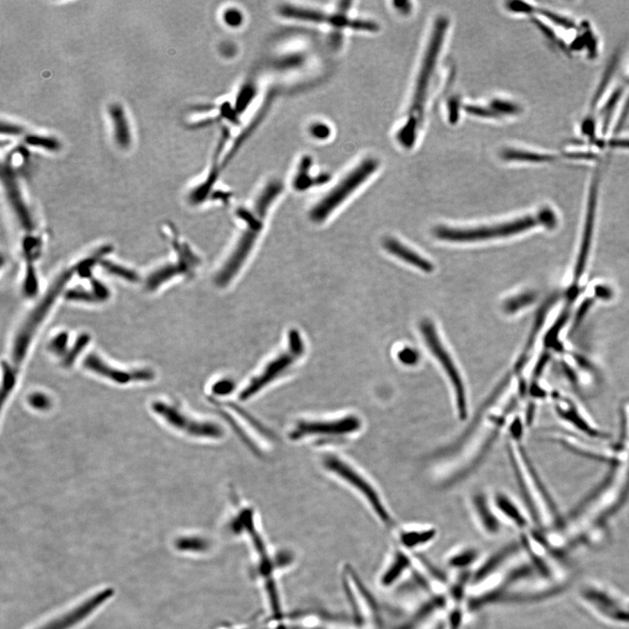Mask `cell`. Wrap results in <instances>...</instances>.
<instances>
[{
  "mask_svg": "<svg viewBox=\"0 0 629 629\" xmlns=\"http://www.w3.org/2000/svg\"><path fill=\"white\" fill-rule=\"evenodd\" d=\"M282 190L281 183L273 181L259 195L253 207L238 212L239 218L244 222V228L215 278L218 286L223 287L230 283L244 266L261 234L266 215Z\"/></svg>",
  "mask_w": 629,
  "mask_h": 629,
  "instance_id": "obj_1",
  "label": "cell"
},
{
  "mask_svg": "<svg viewBox=\"0 0 629 629\" xmlns=\"http://www.w3.org/2000/svg\"><path fill=\"white\" fill-rule=\"evenodd\" d=\"M579 597L598 617L616 625H629V600L613 587L596 580L581 584Z\"/></svg>",
  "mask_w": 629,
  "mask_h": 629,
  "instance_id": "obj_2",
  "label": "cell"
},
{
  "mask_svg": "<svg viewBox=\"0 0 629 629\" xmlns=\"http://www.w3.org/2000/svg\"><path fill=\"white\" fill-rule=\"evenodd\" d=\"M114 596V588H99L30 629H77L94 617Z\"/></svg>",
  "mask_w": 629,
  "mask_h": 629,
  "instance_id": "obj_3",
  "label": "cell"
},
{
  "mask_svg": "<svg viewBox=\"0 0 629 629\" xmlns=\"http://www.w3.org/2000/svg\"><path fill=\"white\" fill-rule=\"evenodd\" d=\"M324 465L328 470L333 472L345 483L351 485L355 491L358 492V494L365 498V500L370 505L376 517L383 525H385V527L388 529L395 527V519L383 502L381 495L363 475L355 470L351 465L345 463L337 456H329L324 458Z\"/></svg>",
  "mask_w": 629,
  "mask_h": 629,
  "instance_id": "obj_4",
  "label": "cell"
},
{
  "mask_svg": "<svg viewBox=\"0 0 629 629\" xmlns=\"http://www.w3.org/2000/svg\"><path fill=\"white\" fill-rule=\"evenodd\" d=\"M378 163L374 159H367L347 174L340 183L333 188L310 211V218L314 222H323L333 214L345 200L365 183L377 169Z\"/></svg>",
  "mask_w": 629,
  "mask_h": 629,
  "instance_id": "obj_5",
  "label": "cell"
},
{
  "mask_svg": "<svg viewBox=\"0 0 629 629\" xmlns=\"http://www.w3.org/2000/svg\"><path fill=\"white\" fill-rule=\"evenodd\" d=\"M303 352L304 344L302 337H300V334L297 331H292L289 334L288 348L269 362L262 372L251 379L241 392V401H248L254 397L263 389L268 388L271 383L278 381L296 363L297 360L303 356Z\"/></svg>",
  "mask_w": 629,
  "mask_h": 629,
  "instance_id": "obj_6",
  "label": "cell"
},
{
  "mask_svg": "<svg viewBox=\"0 0 629 629\" xmlns=\"http://www.w3.org/2000/svg\"><path fill=\"white\" fill-rule=\"evenodd\" d=\"M420 331H422L424 340H425L427 347L429 348L431 353L439 362L440 367L449 379L451 388H452L454 398H456L458 415L461 420H464L468 415V397L463 376L461 375L459 369L457 368L449 351H447L442 340H440L435 326L429 320H423L420 324Z\"/></svg>",
  "mask_w": 629,
  "mask_h": 629,
  "instance_id": "obj_7",
  "label": "cell"
},
{
  "mask_svg": "<svg viewBox=\"0 0 629 629\" xmlns=\"http://www.w3.org/2000/svg\"><path fill=\"white\" fill-rule=\"evenodd\" d=\"M539 222L538 218L527 217L500 225H490V227L472 228L439 227L436 229L435 234L440 240L452 242L486 241L519 234V232L535 227Z\"/></svg>",
  "mask_w": 629,
  "mask_h": 629,
  "instance_id": "obj_8",
  "label": "cell"
},
{
  "mask_svg": "<svg viewBox=\"0 0 629 629\" xmlns=\"http://www.w3.org/2000/svg\"><path fill=\"white\" fill-rule=\"evenodd\" d=\"M361 429V422L358 417L347 415L333 420H301L293 427L289 433L294 440L307 437H319L323 439H340L352 435Z\"/></svg>",
  "mask_w": 629,
  "mask_h": 629,
  "instance_id": "obj_9",
  "label": "cell"
},
{
  "mask_svg": "<svg viewBox=\"0 0 629 629\" xmlns=\"http://www.w3.org/2000/svg\"><path fill=\"white\" fill-rule=\"evenodd\" d=\"M447 30V20L440 19L437 20L435 30L431 36L429 47L424 58L422 67H420L418 80H417L415 95H413L411 107L413 116H420L422 114L424 104H425L427 95V88L429 86L431 77L435 71L437 58L443 44L444 37Z\"/></svg>",
  "mask_w": 629,
  "mask_h": 629,
  "instance_id": "obj_10",
  "label": "cell"
},
{
  "mask_svg": "<svg viewBox=\"0 0 629 629\" xmlns=\"http://www.w3.org/2000/svg\"><path fill=\"white\" fill-rule=\"evenodd\" d=\"M152 408L156 415L162 417L169 425L191 436L198 438L218 439L223 436V431L216 424L191 418L169 403L161 401H154Z\"/></svg>",
  "mask_w": 629,
  "mask_h": 629,
  "instance_id": "obj_11",
  "label": "cell"
},
{
  "mask_svg": "<svg viewBox=\"0 0 629 629\" xmlns=\"http://www.w3.org/2000/svg\"><path fill=\"white\" fill-rule=\"evenodd\" d=\"M524 550L521 542H509L500 547L481 559L478 566L472 571V587L481 584L494 576L504 566L511 562Z\"/></svg>",
  "mask_w": 629,
  "mask_h": 629,
  "instance_id": "obj_12",
  "label": "cell"
},
{
  "mask_svg": "<svg viewBox=\"0 0 629 629\" xmlns=\"http://www.w3.org/2000/svg\"><path fill=\"white\" fill-rule=\"evenodd\" d=\"M413 566L411 553L406 552L399 546L393 549L379 577V586L385 590L392 589L411 573Z\"/></svg>",
  "mask_w": 629,
  "mask_h": 629,
  "instance_id": "obj_13",
  "label": "cell"
},
{
  "mask_svg": "<svg viewBox=\"0 0 629 629\" xmlns=\"http://www.w3.org/2000/svg\"><path fill=\"white\" fill-rule=\"evenodd\" d=\"M84 367L95 374L109 379L116 384L125 385L136 381H152L155 374L150 370L142 369V370L125 371L111 367L102 360L97 355L91 354L84 361Z\"/></svg>",
  "mask_w": 629,
  "mask_h": 629,
  "instance_id": "obj_14",
  "label": "cell"
},
{
  "mask_svg": "<svg viewBox=\"0 0 629 629\" xmlns=\"http://www.w3.org/2000/svg\"><path fill=\"white\" fill-rule=\"evenodd\" d=\"M449 598L443 594H431L393 629H420L447 607Z\"/></svg>",
  "mask_w": 629,
  "mask_h": 629,
  "instance_id": "obj_15",
  "label": "cell"
},
{
  "mask_svg": "<svg viewBox=\"0 0 629 629\" xmlns=\"http://www.w3.org/2000/svg\"><path fill=\"white\" fill-rule=\"evenodd\" d=\"M437 534L438 532L433 527L401 530L398 534L399 546L413 555L435 541Z\"/></svg>",
  "mask_w": 629,
  "mask_h": 629,
  "instance_id": "obj_16",
  "label": "cell"
},
{
  "mask_svg": "<svg viewBox=\"0 0 629 629\" xmlns=\"http://www.w3.org/2000/svg\"><path fill=\"white\" fill-rule=\"evenodd\" d=\"M473 509L477 521L485 534L497 536L501 530L500 521L484 495H477L473 498Z\"/></svg>",
  "mask_w": 629,
  "mask_h": 629,
  "instance_id": "obj_17",
  "label": "cell"
},
{
  "mask_svg": "<svg viewBox=\"0 0 629 629\" xmlns=\"http://www.w3.org/2000/svg\"><path fill=\"white\" fill-rule=\"evenodd\" d=\"M481 552L477 547L466 546L458 547L447 555L446 565L454 572L470 571L471 567L480 562Z\"/></svg>",
  "mask_w": 629,
  "mask_h": 629,
  "instance_id": "obj_18",
  "label": "cell"
},
{
  "mask_svg": "<svg viewBox=\"0 0 629 629\" xmlns=\"http://www.w3.org/2000/svg\"><path fill=\"white\" fill-rule=\"evenodd\" d=\"M507 384L508 379H504V381H502L500 384H499L497 386H495L494 391L491 392V395L488 396L486 399H485L484 404L481 405L479 410H478V413H477V415L475 416V418L473 419L474 420L471 423V426L470 427H468L466 431H465V432L463 433V435L461 436L459 438L456 440V443H453L452 445L449 446V450L443 451V452L440 453V454H442V456H447V454H453L454 451L459 449L460 447L467 442V440L470 438L472 435H473L475 429H477L478 424H479L481 417L484 416L485 412H486L487 410L494 404V402L497 401L499 396L501 395L502 390H504Z\"/></svg>",
  "mask_w": 629,
  "mask_h": 629,
  "instance_id": "obj_19",
  "label": "cell"
},
{
  "mask_svg": "<svg viewBox=\"0 0 629 629\" xmlns=\"http://www.w3.org/2000/svg\"><path fill=\"white\" fill-rule=\"evenodd\" d=\"M385 248L390 254L395 255L396 257L401 258L402 261L409 263L416 266L422 271L432 272L433 266L432 263L427 261L425 258L417 254L412 249L406 247L401 242L395 240V239L388 238L383 242Z\"/></svg>",
  "mask_w": 629,
  "mask_h": 629,
  "instance_id": "obj_20",
  "label": "cell"
},
{
  "mask_svg": "<svg viewBox=\"0 0 629 629\" xmlns=\"http://www.w3.org/2000/svg\"><path fill=\"white\" fill-rule=\"evenodd\" d=\"M109 113L113 125H114V136L116 143L122 148H127L131 145L132 136L124 109L120 105L113 104L109 107Z\"/></svg>",
  "mask_w": 629,
  "mask_h": 629,
  "instance_id": "obj_21",
  "label": "cell"
},
{
  "mask_svg": "<svg viewBox=\"0 0 629 629\" xmlns=\"http://www.w3.org/2000/svg\"><path fill=\"white\" fill-rule=\"evenodd\" d=\"M495 507L502 515L512 524L519 529H524L527 526V520L521 513L514 502L504 495H497L495 497Z\"/></svg>",
  "mask_w": 629,
  "mask_h": 629,
  "instance_id": "obj_22",
  "label": "cell"
},
{
  "mask_svg": "<svg viewBox=\"0 0 629 629\" xmlns=\"http://www.w3.org/2000/svg\"><path fill=\"white\" fill-rule=\"evenodd\" d=\"M505 159L518 160V161L541 163L555 161L558 159L555 155L527 152V150H508L504 153Z\"/></svg>",
  "mask_w": 629,
  "mask_h": 629,
  "instance_id": "obj_23",
  "label": "cell"
},
{
  "mask_svg": "<svg viewBox=\"0 0 629 629\" xmlns=\"http://www.w3.org/2000/svg\"><path fill=\"white\" fill-rule=\"evenodd\" d=\"M26 142L31 145L39 146L40 148L49 150H57L60 148V143L57 140L46 138L42 136H27Z\"/></svg>",
  "mask_w": 629,
  "mask_h": 629,
  "instance_id": "obj_24",
  "label": "cell"
},
{
  "mask_svg": "<svg viewBox=\"0 0 629 629\" xmlns=\"http://www.w3.org/2000/svg\"><path fill=\"white\" fill-rule=\"evenodd\" d=\"M463 610L460 606H454L447 619L445 629H461L463 624Z\"/></svg>",
  "mask_w": 629,
  "mask_h": 629,
  "instance_id": "obj_25",
  "label": "cell"
},
{
  "mask_svg": "<svg viewBox=\"0 0 629 629\" xmlns=\"http://www.w3.org/2000/svg\"><path fill=\"white\" fill-rule=\"evenodd\" d=\"M29 402L32 408L37 410H47L52 406V401L49 396L42 392H34L29 398Z\"/></svg>",
  "mask_w": 629,
  "mask_h": 629,
  "instance_id": "obj_26",
  "label": "cell"
},
{
  "mask_svg": "<svg viewBox=\"0 0 629 629\" xmlns=\"http://www.w3.org/2000/svg\"><path fill=\"white\" fill-rule=\"evenodd\" d=\"M399 361L405 365H415L418 363L420 355L418 351L412 348H404L398 354Z\"/></svg>",
  "mask_w": 629,
  "mask_h": 629,
  "instance_id": "obj_27",
  "label": "cell"
},
{
  "mask_svg": "<svg viewBox=\"0 0 629 629\" xmlns=\"http://www.w3.org/2000/svg\"><path fill=\"white\" fill-rule=\"evenodd\" d=\"M531 295L515 297V298L509 300L505 303V310L507 311V312H514V311L518 310L519 308L525 305L526 303L531 301Z\"/></svg>",
  "mask_w": 629,
  "mask_h": 629,
  "instance_id": "obj_28",
  "label": "cell"
},
{
  "mask_svg": "<svg viewBox=\"0 0 629 629\" xmlns=\"http://www.w3.org/2000/svg\"><path fill=\"white\" fill-rule=\"evenodd\" d=\"M225 22L230 26H239L242 23L241 13L237 10H228L225 13Z\"/></svg>",
  "mask_w": 629,
  "mask_h": 629,
  "instance_id": "obj_29",
  "label": "cell"
},
{
  "mask_svg": "<svg viewBox=\"0 0 629 629\" xmlns=\"http://www.w3.org/2000/svg\"><path fill=\"white\" fill-rule=\"evenodd\" d=\"M311 134L314 138H326L330 135V128L327 125L323 124L314 125L310 129Z\"/></svg>",
  "mask_w": 629,
  "mask_h": 629,
  "instance_id": "obj_30",
  "label": "cell"
},
{
  "mask_svg": "<svg viewBox=\"0 0 629 629\" xmlns=\"http://www.w3.org/2000/svg\"><path fill=\"white\" fill-rule=\"evenodd\" d=\"M234 389V383L230 381H222L214 385V392L216 395H225Z\"/></svg>",
  "mask_w": 629,
  "mask_h": 629,
  "instance_id": "obj_31",
  "label": "cell"
},
{
  "mask_svg": "<svg viewBox=\"0 0 629 629\" xmlns=\"http://www.w3.org/2000/svg\"><path fill=\"white\" fill-rule=\"evenodd\" d=\"M67 344V337H65V335H61L59 337L56 338L54 340L52 345H51V349L52 351L56 352V353H61L63 351L65 347H66Z\"/></svg>",
  "mask_w": 629,
  "mask_h": 629,
  "instance_id": "obj_32",
  "label": "cell"
},
{
  "mask_svg": "<svg viewBox=\"0 0 629 629\" xmlns=\"http://www.w3.org/2000/svg\"><path fill=\"white\" fill-rule=\"evenodd\" d=\"M1 132L3 134L19 135L20 134V132H22V129L20 128L19 126L8 124H8H4V122H3Z\"/></svg>",
  "mask_w": 629,
  "mask_h": 629,
  "instance_id": "obj_33",
  "label": "cell"
},
{
  "mask_svg": "<svg viewBox=\"0 0 629 629\" xmlns=\"http://www.w3.org/2000/svg\"><path fill=\"white\" fill-rule=\"evenodd\" d=\"M610 145L611 148L629 150V136L626 138L612 140Z\"/></svg>",
  "mask_w": 629,
  "mask_h": 629,
  "instance_id": "obj_34",
  "label": "cell"
}]
</instances>
